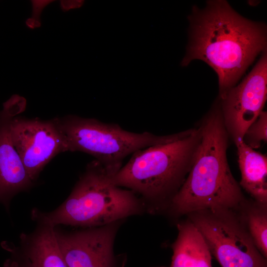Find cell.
<instances>
[{"label": "cell", "mask_w": 267, "mask_h": 267, "mask_svg": "<svg viewBox=\"0 0 267 267\" xmlns=\"http://www.w3.org/2000/svg\"><path fill=\"white\" fill-rule=\"evenodd\" d=\"M189 42L181 65L201 60L216 72L222 97L261 52L266 50L264 24L248 20L225 0H209L202 9L193 7Z\"/></svg>", "instance_id": "1"}, {"label": "cell", "mask_w": 267, "mask_h": 267, "mask_svg": "<svg viewBox=\"0 0 267 267\" xmlns=\"http://www.w3.org/2000/svg\"><path fill=\"white\" fill-rule=\"evenodd\" d=\"M190 170L168 208L176 216L207 209L239 210L246 202L226 158L228 134L219 107L199 127Z\"/></svg>", "instance_id": "2"}, {"label": "cell", "mask_w": 267, "mask_h": 267, "mask_svg": "<svg viewBox=\"0 0 267 267\" xmlns=\"http://www.w3.org/2000/svg\"><path fill=\"white\" fill-rule=\"evenodd\" d=\"M199 138V128L190 129L176 140L136 151L115 175L114 183L154 209L168 208L190 170Z\"/></svg>", "instance_id": "3"}, {"label": "cell", "mask_w": 267, "mask_h": 267, "mask_svg": "<svg viewBox=\"0 0 267 267\" xmlns=\"http://www.w3.org/2000/svg\"><path fill=\"white\" fill-rule=\"evenodd\" d=\"M119 170L96 160L89 162L67 199L54 210L44 211V216L55 226L89 228L142 213L146 206L142 200L114 183Z\"/></svg>", "instance_id": "4"}, {"label": "cell", "mask_w": 267, "mask_h": 267, "mask_svg": "<svg viewBox=\"0 0 267 267\" xmlns=\"http://www.w3.org/2000/svg\"><path fill=\"white\" fill-rule=\"evenodd\" d=\"M68 151L93 156L105 167L120 170L124 159L136 151L176 140L183 132L167 135L127 131L119 125L74 114L56 117Z\"/></svg>", "instance_id": "5"}, {"label": "cell", "mask_w": 267, "mask_h": 267, "mask_svg": "<svg viewBox=\"0 0 267 267\" xmlns=\"http://www.w3.org/2000/svg\"><path fill=\"white\" fill-rule=\"evenodd\" d=\"M238 210L214 209L187 215L222 267H267ZM241 213V212H240Z\"/></svg>", "instance_id": "6"}, {"label": "cell", "mask_w": 267, "mask_h": 267, "mask_svg": "<svg viewBox=\"0 0 267 267\" xmlns=\"http://www.w3.org/2000/svg\"><path fill=\"white\" fill-rule=\"evenodd\" d=\"M10 134L13 144L34 182L53 158L68 151L56 117L44 120L15 116L10 121Z\"/></svg>", "instance_id": "7"}, {"label": "cell", "mask_w": 267, "mask_h": 267, "mask_svg": "<svg viewBox=\"0 0 267 267\" xmlns=\"http://www.w3.org/2000/svg\"><path fill=\"white\" fill-rule=\"evenodd\" d=\"M267 95L266 51L249 74L221 98V111L227 131L234 142L242 140L250 126L263 111Z\"/></svg>", "instance_id": "8"}, {"label": "cell", "mask_w": 267, "mask_h": 267, "mask_svg": "<svg viewBox=\"0 0 267 267\" xmlns=\"http://www.w3.org/2000/svg\"><path fill=\"white\" fill-rule=\"evenodd\" d=\"M121 221L73 231L55 226L56 236L68 267H114V242Z\"/></svg>", "instance_id": "9"}, {"label": "cell", "mask_w": 267, "mask_h": 267, "mask_svg": "<svg viewBox=\"0 0 267 267\" xmlns=\"http://www.w3.org/2000/svg\"><path fill=\"white\" fill-rule=\"evenodd\" d=\"M26 106V98L14 94L3 103L0 111V203L7 210L13 197L29 190L35 182L28 174L10 134L11 119L23 112Z\"/></svg>", "instance_id": "10"}, {"label": "cell", "mask_w": 267, "mask_h": 267, "mask_svg": "<svg viewBox=\"0 0 267 267\" xmlns=\"http://www.w3.org/2000/svg\"><path fill=\"white\" fill-rule=\"evenodd\" d=\"M31 217L36 227L30 232L20 234L18 246L21 251L33 267H68L56 236L55 226L39 209H33Z\"/></svg>", "instance_id": "11"}, {"label": "cell", "mask_w": 267, "mask_h": 267, "mask_svg": "<svg viewBox=\"0 0 267 267\" xmlns=\"http://www.w3.org/2000/svg\"><path fill=\"white\" fill-rule=\"evenodd\" d=\"M170 267H212L211 254L203 236L187 219L177 224Z\"/></svg>", "instance_id": "12"}, {"label": "cell", "mask_w": 267, "mask_h": 267, "mask_svg": "<svg viewBox=\"0 0 267 267\" xmlns=\"http://www.w3.org/2000/svg\"><path fill=\"white\" fill-rule=\"evenodd\" d=\"M237 148L241 179L240 186L257 203L267 204V157L246 144L235 142Z\"/></svg>", "instance_id": "13"}, {"label": "cell", "mask_w": 267, "mask_h": 267, "mask_svg": "<svg viewBox=\"0 0 267 267\" xmlns=\"http://www.w3.org/2000/svg\"><path fill=\"white\" fill-rule=\"evenodd\" d=\"M249 233L257 249L266 259L267 256V206L257 202L250 207L246 202L240 210Z\"/></svg>", "instance_id": "14"}, {"label": "cell", "mask_w": 267, "mask_h": 267, "mask_svg": "<svg viewBox=\"0 0 267 267\" xmlns=\"http://www.w3.org/2000/svg\"><path fill=\"white\" fill-rule=\"evenodd\" d=\"M267 113L262 111L257 119L246 131L242 140L252 148L260 147L263 142L267 140Z\"/></svg>", "instance_id": "15"}, {"label": "cell", "mask_w": 267, "mask_h": 267, "mask_svg": "<svg viewBox=\"0 0 267 267\" xmlns=\"http://www.w3.org/2000/svg\"><path fill=\"white\" fill-rule=\"evenodd\" d=\"M2 248L14 257L16 262V267H33L28 259L21 251L18 245L6 241L3 243Z\"/></svg>", "instance_id": "16"}, {"label": "cell", "mask_w": 267, "mask_h": 267, "mask_svg": "<svg viewBox=\"0 0 267 267\" xmlns=\"http://www.w3.org/2000/svg\"><path fill=\"white\" fill-rule=\"evenodd\" d=\"M54 1L52 0H31V16L41 18V16L45 9Z\"/></svg>", "instance_id": "17"}, {"label": "cell", "mask_w": 267, "mask_h": 267, "mask_svg": "<svg viewBox=\"0 0 267 267\" xmlns=\"http://www.w3.org/2000/svg\"><path fill=\"white\" fill-rule=\"evenodd\" d=\"M85 3L84 0H61L59 1V6L62 11L66 12L82 8Z\"/></svg>", "instance_id": "18"}, {"label": "cell", "mask_w": 267, "mask_h": 267, "mask_svg": "<svg viewBox=\"0 0 267 267\" xmlns=\"http://www.w3.org/2000/svg\"><path fill=\"white\" fill-rule=\"evenodd\" d=\"M25 25L30 30H36L41 27L42 21L41 18L31 16L26 19Z\"/></svg>", "instance_id": "19"}, {"label": "cell", "mask_w": 267, "mask_h": 267, "mask_svg": "<svg viewBox=\"0 0 267 267\" xmlns=\"http://www.w3.org/2000/svg\"><path fill=\"white\" fill-rule=\"evenodd\" d=\"M3 267H16V262L14 257L10 254L9 257L4 262Z\"/></svg>", "instance_id": "20"}]
</instances>
